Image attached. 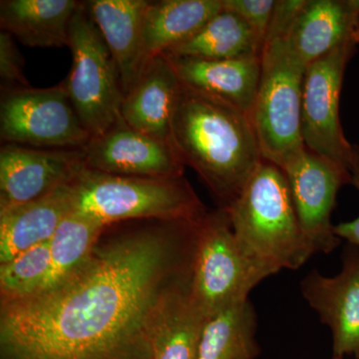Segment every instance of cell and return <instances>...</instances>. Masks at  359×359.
I'll list each match as a JSON object with an SVG mask.
<instances>
[{
	"label": "cell",
	"mask_w": 359,
	"mask_h": 359,
	"mask_svg": "<svg viewBox=\"0 0 359 359\" xmlns=\"http://www.w3.org/2000/svg\"><path fill=\"white\" fill-rule=\"evenodd\" d=\"M198 224L97 245L56 287L1 302L4 359H151L163 302L192 273Z\"/></svg>",
	"instance_id": "obj_1"
},
{
	"label": "cell",
	"mask_w": 359,
	"mask_h": 359,
	"mask_svg": "<svg viewBox=\"0 0 359 359\" xmlns=\"http://www.w3.org/2000/svg\"><path fill=\"white\" fill-rule=\"evenodd\" d=\"M170 143L226 209L262 157L252 119L228 104L182 84Z\"/></svg>",
	"instance_id": "obj_2"
},
{
	"label": "cell",
	"mask_w": 359,
	"mask_h": 359,
	"mask_svg": "<svg viewBox=\"0 0 359 359\" xmlns=\"http://www.w3.org/2000/svg\"><path fill=\"white\" fill-rule=\"evenodd\" d=\"M245 249L276 273L299 269L313 256L282 168L262 160L236 200L226 208Z\"/></svg>",
	"instance_id": "obj_3"
},
{
	"label": "cell",
	"mask_w": 359,
	"mask_h": 359,
	"mask_svg": "<svg viewBox=\"0 0 359 359\" xmlns=\"http://www.w3.org/2000/svg\"><path fill=\"white\" fill-rule=\"evenodd\" d=\"M73 212L99 223L128 219L200 223L205 205L184 176L139 178L92 171L82 166L69 182Z\"/></svg>",
	"instance_id": "obj_4"
},
{
	"label": "cell",
	"mask_w": 359,
	"mask_h": 359,
	"mask_svg": "<svg viewBox=\"0 0 359 359\" xmlns=\"http://www.w3.org/2000/svg\"><path fill=\"white\" fill-rule=\"evenodd\" d=\"M275 271L238 242L226 210L208 212L196 231L190 289L209 316L249 299Z\"/></svg>",
	"instance_id": "obj_5"
},
{
	"label": "cell",
	"mask_w": 359,
	"mask_h": 359,
	"mask_svg": "<svg viewBox=\"0 0 359 359\" xmlns=\"http://www.w3.org/2000/svg\"><path fill=\"white\" fill-rule=\"evenodd\" d=\"M306 68L285 39L264 40L261 76L250 119L262 157L280 168L306 148L302 135Z\"/></svg>",
	"instance_id": "obj_6"
},
{
	"label": "cell",
	"mask_w": 359,
	"mask_h": 359,
	"mask_svg": "<svg viewBox=\"0 0 359 359\" xmlns=\"http://www.w3.org/2000/svg\"><path fill=\"white\" fill-rule=\"evenodd\" d=\"M72 67L65 80L78 117L91 137L103 134L121 115V79L102 35L80 2L69 28Z\"/></svg>",
	"instance_id": "obj_7"
},
{
	"label": "cell",
	"mask_w": 359,
	"mask_h": 359,
	"mask_svg": "<svg viewBox=\"0 0 359 359\" xmlns=\"http://www.w3.org/2000/svg\"><path fill=\"white\" fill-rule=\"evenodd\" d=\"M0 138L27 147L82 149L91 135L61 82L48 88L1 90Z\"/></svg>",
	"instance_id": "obj_8"
},
{
	"label": "cell",
	"mask_w": 359,
	"mask_h": 359,
	"mask_svg": "<svg viewBox=\"0 0 359 359\" xmlns=\"http://www.w3.org/2000/svg\"><path fill=\"white\" fill-rule=\"evenodd\" d=\"M355 49L356 45H344L306 66L302 100L304 147L351 173L359 165V156L344 136L339 102L344 71Z\"/></svg>",
	"instance_id": "obj_9"
},
{
	"label": "cell",
	"mask_w": 359,
	"mask_h": 359,
	"mask_svg": "<svg viewBox=\"0 0 359 359\" xmlns=\"http://www.w3.org/2000/svg\"><path fill=\"white\" fill-rule=\"evenodd\" d=\"M289 182L302 230L313 254H330L341 240L334 233L332 214L337 193L353 175L339 163L304 148L282 167Z\"/></svg>",
	"instance_id": "obj_10"
},
{
	"label": "cell",
	"mask_w": 359,
	"mask_h": 359,
	"mask_svg": "<svg viewBox=\"0 0 359 359\" xmlns=\"http://www.w3.org/2000/svg\"><path fill=\"white\" fill-rule=\"evenodd\" d=\"M87 169L139 178L184 176L183 161L170 142L132 128L121 117L107 131L91 137L81 149Z\"/></svg>",
	"instance_id": "obj_11"
},
{
	"label": "cell",
	"mask_w": 359,
	"mask_h": 359,
	"mask_svg": "<svg viewBox=\"0 0 359 359\" xmlns=\"http://www.w3.org/2000/svg\"><path fill=\"white\" fill-rule=\"evenodd\" d=\"M301 292L332 332V358L359 359V248L346 245L337 276H325L316 269L309 273Z\"/></svg>",
	"instance_id": "obj_12"
},
{
	"label": "cell",
	"mask_w": 359,
	"mask_h": 359,
	"mask_svg": "<svg viewBox=\"0 0 359 359\" xmlns=\"http://www.w3.org/2000/svg\"><path fill=\"white\" fill-rule=\"evenodd\" d=\"M82 166L81 149L4 144L0 149V210L43 197L68 183Z\"/></svg>",
	"instance_id": "obj_13"
},
{
	"label": "cell",
	"mask_w": 359,
	"mask_h": 359,
	"mask_svg": "<svg viewBox=\"0 0 359 359\" xmlns=\"http://www.w3.org/2000/svg\"><path fill=\"white\" fill-rule=\"evenodd\" d=\"M308 66L334 49L359 44V0H308L285 37Z\"/></svg>",
	"instance_id": "obj_14"
},
{
	"label": "cell",
	"mask_w": 359,
	"mask_h": 359,
	"mask_svg": "<svg viewBox=\"0 0 359 359\" xmlns=\"http://www.w3.org/2000/svg\"><path fill=\"white\" fill-rule=\"evenodd\" d=\"M166 57L184 86L252 117L261 76V56L222 60Z\"/></svg>",
	"instance_id": "obj_15"
},
{
	"label": "cell",
	"mask_w": 359,
	"mask_h": 359,
	"mask_svg": "<svg viewBox=\"0 0 359 359\" xmlns=\"http://www.w3.org/2000/svg\"><path fill=\"white\" fill-rule=\"evenodd\" d=\"M147 0H89L84 6L114 58L123 93H127L147 65L144 20Z\"/></svg>",
	"instance_id": "obj_16"
},
{
	"label": "cell",
	"mask_w": 359,
	"mask_h": 359,
	"mask_svg": "<svg viewBox=\"0 0 359 359\" xmlns=\"http://www.w3.org/2000/svg\"><path fill=\"white\" fill-rule=\"evenodd\" d=\"M182 83L164 54L148 61L123 98L120 115L132 128L170 142L172 118Z\"/></svg>",
	"instance_id": "obj_17"
},
{
	"label": "cell",
	"mask_w": 359,
	"mask_h": 359,
	"mask_svg": "<svg viewBox=\"0 0 359 359\" xmlns=\"http://www.w3.org/2000/svg\"><path fill=\"white\" fill-rule=\"evenodd\" d=\"M69 182L39 199L0 210V264L50 241L73 212Z\"/></svg>",
	"instance_id": "obj_18"
},
{
	"label": "cell",
	"mask_w": 359,
	"mask_h": 359,
	"mask_svg": "<svg viewBox=\"0 0 359 359\" xmlns=\"http://www.w3.org/2000/svg\"><path fill=\"white\" fill-rule=\"evenodd\" d=\"M80 2L75 0H2V32L28 47L69 46V28Z\"/></svg>",
	"instance_id": "obj_19"
},
{
	"label": "cell",
	"mask_w": 359,
	"mask_h": 359,
	"mask_svg": "<svg viewBox=\"0 0 359 359\" xmlns=\"http://www.w3.org/2000/svg\"><path fill=\"white\" fill-rule=\"evenodd\" d=\"M191 276L170 290L153 330L151 359H197L208 316L194 299Z\"/></svg>",
	"instance_id": "obj_20"
},
{
	"label": "cell",
	"mask_w": 359,
	"mask_h": 359,
	"mask_svg": "<svg viewBox=\"0 0 359 359\" xmlns=\"http://www.w3.org/2000/svg\"><path fill=\"white\" fill-rule=\"evenodd\" d=\"M223 9V0L150 1L144 20L147 60L190 39Z\"/></svg>",
	"instance_id": "obj_21"
},
{
	"label": "cell",
	"mask_w": 359,
	"mask_h": 359,
	"mask_svg": "<svg viewBox=\"0 0 359 359\" xmlns=\"http://www.w3.org/2000/svg\"><path fill=\"white\" fill-rule=\"evenodd\" d=\"M264 40L240 15L222 9L202 28L165 52L174 57L236 59L261 56Z\"/></svg>",
	"instance_id": "obj_22"
},
{
	"label": "cell",
	"mask_w": 359,
	"mask_h": 359,
	"mask_svg": "<svg viewBox=\"0 0 359 359\" xmlns=\"http://www.w3.org/2000/svg\"><path fill=\"white\" fill-rule=\"evenodd\" d=\"M257 314L250 299L208 316L197 359H256Z\"/></svg>",
	"instance_id": "obj_23"
},
{
	"label": "cell",
	"mask_w": 359,
	"mask_h": 359,
	"mask_svg": "<svg viewBox=\"0 0 359 359\" xmlns=\"http://www.w3.org/2000/svg\"><path fill=\"white\" fill-rule=\"evenodd\" d=\"M106 228L96 219L79 212H70L49 241L50 269L36 294L56 287L81 268Z\"/></svg>",
	"instance_id": "obj_24"
},
{
	"label": "cell",
	"mask_w": 359,
	"mask_h": 359,
	"mask_svg": "<svg viewBox=\"0 0 359 359\" xmlns=\"http://www.w3.org/2000/svg\"><path fill=\"white\" fill-rule=\"evenodd\" d=\"M50 269V244L42 243L0 264L1 302L36 294Z\"/></svg>",
	"instance_id": "obj_25"
},
{
	"label": "cell",
	"mask_w": 359,
	"mask_h": 359,
	"mask_svg": "<svg viewBox=\"0 0 359 359\" xmlns=\"http://www.w3.org/2000/svg\"><path fill=\"white\" fill-rule=\"evenodd\" d=\"M23 57L9 33H0V78L1 90L29 87L23 74Z\"/></svg>",
	"instance_id": "obj_26"
},
{
	"label": "cell",
	"mask_w": 359,
	"mask_h": 359,
	"mask_svg": "<svg viewBox=\"0 0 359 359\" xmlns=\"http://www.w3.org/2000/svg\"><path fill=\"white\" fill-rule=\"evenodd\" d=\"M276 0H223L224 9L240 15L259 35L266 40L271 25Z\"/></svg>",
	"instance_id": "obj_27"
},
{
	"label": "cell",
	"mask_w": 359,
	"mask_h": 359,
	"mask_svg": "<svg viewBox=\"0 0 359 359\" xmlns=\"http://www.w3.org/2000/svg\"><path fill=\"white\" fill-rule=\"evenodd\" d=\"M308 0H276L266 39H285Z\"/></svg>",
	"instance_id": "obj_28"
},
{
	"label": "cell",
	"mask_w": 359,
	"mask_h": 359,
	"mask_svg": "<svg viewBox=\"0 0 359 359\" xmlns=\"http://www.w3.org/2000/svg\"><path fill=\"white\" fill-rule=\"evenodd\" d=\"M351 175H353L351 184H353L359 192V165L354 168ZM334 231L335 235L340 240L344 238V240L347 241L348 244L359 248V217L353 221L337 224V226H334Z\"/></svg>",
	"instance_id": "obj_29"
},
{
	"label": "cell",
	"mask_w": 359,
	"mask_h": 359,
	"mask_svg": "<svg viewBox=\"0 0 359 359\" xmlns=\"http://www.w3.org/2000/svg\"><path fill=\"white\" fill-rule=\"evenodd\" d=\"M332 359H344V358H332Z\"/></svg>",
	"instance_id": "obj_30"
}]
</instances>
